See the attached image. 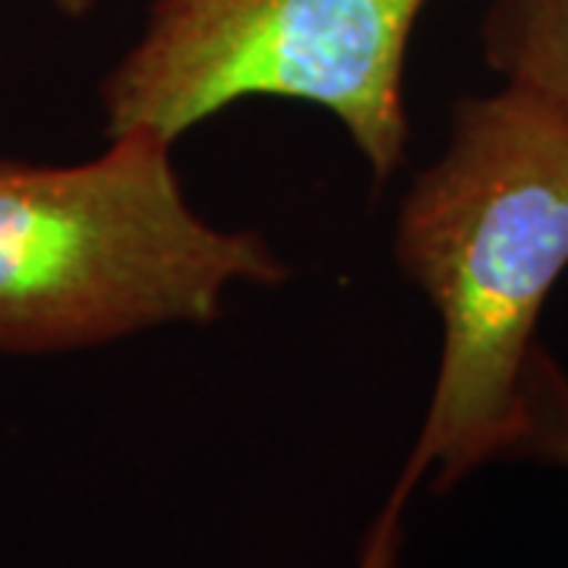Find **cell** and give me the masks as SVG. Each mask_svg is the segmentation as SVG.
Wrapping results in <instances>:
<instances>
[{
	"instance_id": "3957f363",
	"label": "cell",
	"mask_w": 568,
	"mask_h": 568,
	"mask_svg": "<svg viewBox=\"0 0 568 568\" xmlns=\"http://www.w3.org/2000/svg\"><path fill=\"white\" fill-rule=\"evenodd\" d=\"M429 0H149L102 80L104 133L178 142L244 99L332 114L386 186L407 159L405 70Z\"/></svg>"
},
{
	"instance_id": "277c9868",
	"label": "cell",
	"mask_w": 568,
	"mask_h": 568,
	"mask_svg": "<svg viewBox=\"0 0 568 568\" xmlns=\"http://www.w3.org/2000/svg\"><path fill=\"white\" fill-rule=\"evenodd\" d=\"M480 51L503 85L568 118V0H487Z\"/></svg>"
},
{
	"instance_id": "8992f818",
	"label": "cell",
	"mask_w": 568,
	"mask_h": 568,
	"mask_svg": "<svg viewBox=\"0 0 568 568\" xmlns=\"http://www.w3.org/2000/svg\"><path fill=\"white\" fill-rule=\"evenodd\" d=\"M407 499H410V493L402 487L388 493L386 506L376 515V521L369 525L357 568H402V544H405L402 518H405Z\"/></svg>"
},
{
	"instance_id": "7a4b0ae2",
	"label": "cell",
	"mask_w": 568,
	"mask_h": 568,
	"mask_svg": "<svg viewBox=\"0 0 568 568\" xmlns=\"http://www.w3.org/2000/svg\"><path fill=\"white\" fill-rule=\"evenodd\" d=\"M171 149L130 130L89 162L0 159V354L212 323L231 287L287 282L260 231L215 227L190 205Z\"/></svg>"
},
{
	"instance_id": "52a82bcc",
	"label": "cell",
	"mask_w": 568,
	"mask_h": 568,
	"mask_svg": "<svg viewBox=\"0 0 568 568\" xmlns=\"http://www.w3.org/2000/svg\"><path fill=\"white\" fill-rule=\"evenodd\" d=\"M54 10H61L63 17H73V20H80L85 17L89 10H92V0H48Z\"/></svg>"
},
{
	"instance_id": "6da1fadb",
	"label": "cell",
	"mask_w": 568,
	"mask_h": 568,
	"mask_svg": "<svg viewBox=\"0 0 568 568\" xmlns=\"http://www.w3.org/2000/svg\"><path fill=\"white\" fill-rule=\"evenodd\" d=\"M395 263L439 316L424 426L398 487L452 489L506 462L547 297L568 268V118L499 85L452 104L395 219Z\"/></svg>"
},
{
	"instance_id": "5b68a950",
	"label": "cell",
	"mask_w": 568,
	"mask_h": 568,
	"mask_svg": "<svg viewBox=\"0 0 568 568\" xmlns=\"http://www.w3.org/2000/svg\"><path fill=\"white\" fill-rule=\"evenodd\" d=\"M506 462L568 470V373L547 345L534 347L521 395V420Z\"/></svg>"
}]
</instances>
